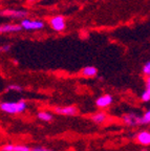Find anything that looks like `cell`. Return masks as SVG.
Masks as SVG:
<instances>
[{
    "label": "cell",
    "mask_w": 150,
    "mask_h": 151,
    "mask_svg": "<svg viewBox=\"0 0 150 151\" xmlns=\"http://www.w3.org/2000/svg\"><path fill=\"white\" fill-rule=\"evenodd\" d=\"M26 102L21 100L18 102H2L0 103V109L6 113H21L26 109Z\"/></svg>",
    "instance_id": "cell-1"
},
{
    "label": "cell",
    "mask_w": 150,
    "mask_h": 151,
    "mask_svg": "<svg viewBox=\"0 0 150 151\" xmlns=\"http://www.w3.org/2000/svg\"><path fill=\"white\" fill-rule=\"evenodd\" d=\"M44 26L41 20H30V19H23L21 22V27L27 31H36V29H41Z\"/></svg>",
    "instance_id": "cell-2"
},
{
    "label": "cell",
    "mask_w": 150,
    "mask_h": 151,
    "mask_svg": "<svg viewBox=\"0 0 150 151\" xmlns=\"http://www.w3.org/2000/svg\"><path fill=\"white\" fill-rule=\"evenodd\" d=\"M1 15L16 19H24L25 17H27L28 13L24 9H19V11L18 9H5V11L1 12Z\"/></svg>",
    "instance_id": "cell-3"
},
{
    "label": "cell",
    "mask_w": 150,
    "mask_h": 151,
    "mask_svg": "<svg viewBox=\"0 0 150 151\" xmlns=\"http://www.w3.org/2000/svg\"><path fill=\"white\" fill-rule=\"evenodd\" d=\"M49 24L53 27V29L57 32H61L65 28V21H64V18L62 16H56L52 18L49 21Z\"/></svg>",
    "instance_id": "cell-4"
},
{
    "label": "cell",
    "mask_w": 150,
    "mask_h": 151,
    "mask_svg": "<svg viewBox=\"0 0 150 151\" xmlns=\"http://www.w3.org/2000/svg\"><path fill=\"white\" fill-rule=\"evenodd\" d=\"M55 112L64 116H76L78 113V109L75 106H66V107H55Z\"/></svg>",
    "instance_id": "cell-5"
},
{
    "label": "cell",
    "mask_w": 150,
    "mask_h": 151,
    "mask_svg": "<svg viewBox=\"0 0 150 151\" xmlns=\"http://www.w3.org/2000/svg\"><path fill=\"white\" fill-rule=\"evenodd\" d=\"M21 29V25H18V24H3V25H0V34L15 33V32H19Z\"/></svg>",
    "instance_id": "cell-6"
},
{
    "label": "cell",
    "mask_w": 150,
    "mask_h": 151,
    "mask_svg": "<svg viewBox=\"0 0 150 151\" xmlns=\"http://www.w3.org/2000/svg\"><path fill=\"white\" fill-rule=\"evenodd\" d=\"M111 103H112V97H111L110 94H105V96H103V97H100L96 101L97 106L101 107V108L109 106Z\"/></svg>",
    "instance_id": "cell-7"
},
{
    "label": "cell",
    "mask_w": 150,
    "mask_h": 151,
    "mask_svg": "<svg viewBox=\"0 0 150 151\" xmlns=\"http://www.w3.org/2000/svg\"><path fill=\"white\" fill-rule=\"evenodd\" d=\"M136 139L138 141L141 143V144L148 146L150 144V133L148 131H142L140 132L138 135H136Z\"/></svg>",
    "instance_id": "cell-8"
},
{
    "label": "cell",
    "mask_w": 150,
    "mask_h": 151,
    "mask_svg": "<svg viewBox=\"0 0 150 151\" xmlns=\"http://www.w3.org/2000/svg\"><path fill=\"white\" fill-rule=\"evenodd\" d=\"M2 151H31V148L21 145H6L2 148Z\"/></svg>",
    "instance_id": "cell-9"
},
{
    "label": "cell",
    "mask_w": 150,
    "mask_h": 151,
    "mask_svg": "<svg viewBox=\"0 0 150 151\" xmlns=\"http://www.w3.org/2000/svg\"><path fill=\"white\" fill-rule=\"evenodd\" d=\"M136 118L138 116L134 113H128V114L123 116V121L128 126H136Z\"/></svg>",
    "instance_id": "cell-10"
},
{
    "label": "cell",
    "mask_w": 150,
    "mask_h": 151,
    "mask_svg": "<svg viewBox=\"0 0 150 151\" xmlns=\"http://www.w3.org/2000/svg\"><path fill=\"white\" fill-rule=\"evenodd\" d=\"M97 73H98V69L94 66H86L82 70L83 76H85V77H94Z\"/></svg>",
    "instance_id": "cell-11"
},
{
    "label": "cell",
    "mask_w": 150,
    "mask_h": 151,
    "mask_svg": "<svg viewBox=\"0 0 150 151\" xmlns=\"http://www.w3.org/2000/svg\"><path fill=\"white\" fill-rule=\"evenodd\" d=\"M92 120L94 121V123L101 124V123H103L104 121L106 120V114L105 113H102V112L96 113V114H94V116H92Z\"/></svg>",
    "instance_id": "cell-12"
},
{
    "label": "cell",
    "mask_w": 150,
    "mask_h": 151,
    "mask_svg": "<svg viewBox=\"0 0 150 151\" xmlns=\"http://www.w3.org/2000/svg\"><path fill=\"white\" fill-rule=\"evenodd\" d=\"M38 118L40 120L44 121V122H50L53 120V116L50 113L46 112V111H41V112L38 113Z\"/></svg>",
    "instance_id": "cell-13"
},
{
    "label": "cell",
    "mask_w": 150,
    "mask_h": 151,
    "mask_svg": "<svg viewBox=\"0 0 150 151\" xmlns=\"http://www.w3.org/2000/svg\"><path fill=\"white\" fill-rule=\"evenodd\" d=\"M142 100L144 102H148L150 100V88H146V90L142 94Z\"/></svg>",
    "instance_id": "cell-14"
},
{
    "label": "cell",
    "mask_w": 150,
    "mask_h": 151,
    "mask_svg": "<svg viewBox=\"0 0 150 151\" xmlns=\"http://www.w3.org/2000/svg\"><path fill=\"white\" fill-rule=\"evenodd\" d=\"M7 90H16V91H22L23 88L21 86H18V85H9L7 87Z\"/></svg>",
    "instance_id": "cell-15"
},
{
    "label": "cell",
    "mask_w": 150,
    "mask_h": 151,
    "mask_svg": "<svg viewBox=\"0 0 150 151\" xmlns=\"http://www.w3.org/2000/svg\"><path fill=\"white\" fill-rule=\"evenodd\" d=\"M143 71L146 75H149L150 73V62H146V64L143 67Z\"/></svg>",
    "instance_id": "cell-16"
},
{
    "label": "cell",
    "mask_w": 150,
    "mask_h": 151,
    "mask_svg": "<svg viewBox=\"0 0 150 151\" xmlns=\"http://www.w3.org/2000/svg\"><path fill=\"white\" fill-rule=\"evenodd\" d=\"M143 119H144V121H145L146 124H149V122H150V111L149 110L146 111V113L143 116Z\"/></svg>",
    "instance_id": "cell-17"
},
{
    "label": "cell",
    "mask_w": 150,
    "mask_h": 151,
    "mask_svg": "<svg viewBox=\"0 0 150 151\" xmlns=\"http://www.w3.org/2000/svg\"><path fill=\"white\" fill-rule=\"evenodd\" d=\"M31 151H52V150H49V149L46 148H42V147H36V148L31 149Z\"/></svg>",
    "instance_id": "cell-18"
},
{
    "label": "cell",
    "mask_w": 150,
    "mask_h": 151,
    "mask_svg": "<svg viewBox=\"0 0 150 151\" xmlns=\"http://www.w3.org/2000/svg\"><path fill=\"white\" fill-rule=\"evenodd\" d=\"M11 50V45L9 44H6V45H4V46H2L1 48H0V50H3V52H9V50Z\"/></svg>",
    "instance_id": "cell-19"
},
{
    "label": "cell",
    "mask_w": 150,
    "mask_h": 151,
    "mask_svg": "<svg viewBox=\"0 0 150 151\" xmlns=\"http://www.w3.org/2000/svg\"><path fill=\"white\" fill-rule=\"evenodd\" d=\"M31 2H36V1H42V0H30Z\"/></svg>",
    "instance_id": "cell-20"
}]
</instances>
